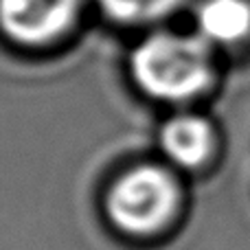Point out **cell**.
Here are the masks:
<instances>
[{
	"instance_id": "277c9868",
	"label": "cell",
	"mask_w": 250,
	"mask_h": 250,
	"mask_svg": "<svg viewBox=\"0 0 250 250\" xmlns=\"http://www.w3.org/2000/svg\"><path fill=\"white\" fill-rule=\"evenodd\" d=\"M160 143L169 160L180 167H198L211 156L215 147V134L204 119L182 114L163 127Z\"/></svg>"
},
{
	"instance_id": "7a4b0ae2",
	"label": "cell",
	"mask_w": 250,
	"mask_h": 250,
	"mask_svg": "<svg viewBox=\"0 0 250 250\" xmlns=\"http://www.w3.org/2000/svg\"><path fill=\"white\" fill-rule=\"evenodd\" d=\"M178 207V187L160 167H136L112 185L108 215L127 235H151L171 222Z\"/></svg>"
},
{
	"instance_id": "5b68a950",
	"label": "cell",
	"mask_w": 250,
	"mask_h": 250,
	"mask_svg": "<svg viewBox=\"0 0 250 250\" xmlns=\"http://www.w3.org/2000/svg\"><path fill=\"white\" fill-rule=\"evenodd\" d=\"M200 35L208 44H239L250 38V0H204L198 9Z\"/></svg>"
},
{
	"instance_id": "3957f363",
	"label": "cell",
	"mask_w": 250,
	"mask_h": 250,
	"mask_svg": "<svg viewBox=\"0 0 250 250\" xmlns=\"http://www.w3.org/2000/svg\"><path fill=\"white\" fill-rule=\"evenodd\" d=\"M79 0H0V26L22 44H44L70 29Z\"/></svg>"
},
{
	"instance_id": "6da1fadb",
	"label": "cell",
	"mask_w": 250,
	"mask_h": 250,
	"mask_svg": "<svg viewBox=\"0 0 250 250\" xmlns=\"http://www.w3.org/2000/svg\"><path fill=\"white\" fill-rule=\"evenodd\" d=\"M136 83L156 99L187 101L202 95L213 82L211 44L198 35L156 33L134 51Z\"/></svg>"
},
{
	"instance_id": "8992f818",
	"label": "cell",
	"mask_w": 250,
	"mask_h": 250,
	"mask_svg": "<svg viewBox=\"0 0 250 250\" xmlns=\"http://www.w3.org/2000/svg\"><path fill=\"white\" fill-rule=\"evenodd\" d=\"M99 2L117 20L141 24L171 13L182 0H99Z\"/></svg>"
}]
</instances>
